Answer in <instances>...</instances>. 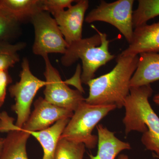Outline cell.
Returning a JSON list of instances; mask_svg holds the SVG:
<instances>
[{"label":"cell","mask_w":159,"mask_h":159,"mask_svg":"<svg viewBox=\"0 0 159 159\" xmlns=\"http://www.w3.org/2000/svg\"><path fill=\"white\" fill-rule=\"evenodd\" d=\"M139 60L138 55H118L116 65L110 72L88 83L89 93L85 102L91 105H114L122 108L129 95L130 80Z\"/></svg>","instance_id":"obj_1"},{"label":"cell","mask_w":159,"mask_h":159,"mask_svg":"<svg viewBox=\"0 0 159 159\" xmlns=\"http://www.w3.org/2000/svg\"><path fill=\"white\" fill-rule=\"evenodd\" d=\"M153 92L150 84L130 88L124 104L123 122L126 135L133 131L142 133V144L159 156V117L148 100Z\"/></svg>","instance_id":"obj_2"},{"label":"cell","mask_w":159,"mask_h":159,"mask_svg":"<svg viewBox=\"0 0 159 159\" xmlns=\"http://www.w3.org/2000/svg\"><path fill=\"white\" fill-rule=\"evenodd\" d=\"M94 28L98 34L71 44L61 60L63 66L68 67L81 59L83 68L81 81L86 84L93 79L95 73L100 67L115 57L109 51L110 41L107 34Z\"/></svg>","instance_id":"obj_3"},{"label":"cell","mask_w":159,"mask_h":159,"mask_svg":"<svg viewBox=\"0 0 159 159\" xmlns=\"http://www.w3.org/2000/svg\"><path fill=\"white\" fill-rule=\"evenodd\" d=\"M117 108L114 105H91L84 101L74 111L60 139L82 143L93 149L98 144V136L93 134L94 128L109 113Z\"/></svg>","instance_id":"obj_4"},{"label":"cell","mask_w":159,"mask_h":159,"mask_svg":"<svg viewBox=\"0 0 159 159\" xmlns=\"http://www.w3.org/2000/svg\"><path fill=\"white\" fill-rule=\"evenodd\" d=\"M21 68L20 81L9 89L15 100L12 107L17 116L15 125L20 128H22L31 115V105L38 91L47 84L46 80L39 79L31 73L28 58H23Z\"/></svg>","instance_id":"obj_5"},{"label":"cell","mask_w":159,"mask_h":159,"mask_svg":"<svg viewBox=\"0 0 159 159\" xmlns=\"http://www.w3.org/2000/svg\"><path fill=\"white\" fill-rule=\"evenodd\" d=\"M34 27V40L32 51L42 57L50 53L64 54L68 45L66 42L54 18L49 13L41 11L31 20Z\"/></svg>","instance_id":"obj_6"},{"label":"cell","mask_w":159,"mask_h":159,"mask_svg":"<svg viewBox=\"0 0 159 159\" xmlns=\"http://www.w3.org/2000/svg\"><path fill=\"white\" fill-rule=\"evenodd\" d=\"M134 0H118L107 3L101 1L99 6L91 10L84 20L89 24L101 21L111 24L123 34L129 43L134 33Z\"/></svg>","instance_id":"obj_7"},{"label":"cell","mask_w":159,"mask_h":159,"mask_svg":"<svg viewBox=\"0 0 159 159\" xmlns=\"http://www.w3.org/2000/svg\"><path fill=\"white\" fill-rule=\"evenodd\" d=\"M43 57L45 63L44 74L47 82L43 92L45 99L58 107L75 111L85 101L82 92L72 89L63 81L59 72L51 64L48 55Z\"/></svg>","instance_id":"obj_8"},{"label":"cell","mask_w":159,"mask_h":159,"mask_svg":"<svg viewBox=\"0 0 159 159\" xmlns=\"http://www.w3.org/2000/svg\"><path fill=\"white\" fill-rule=\"evenodd\" d=\"M66 10L54 16L61 32L68 46L82 39V27L86 11L89 7L87 0H79Z\"/></svg>","instance_id":"obj_9"},{"label":"cell","mask_w":159,"mask_h":159,"mask_svg":"<svg viewBox=\"0 0 159 159\" xmlns=\"http://www.w3.org/2000/svg\"><path fill=\"white\" fill-rule=\"evenodd\" d=\"M34 109L21 128L26 131L44 130L61 119L70 118L74 111L58 107L39 97L34 103Z\"/></svg>","instance_id":"obj_10"},{"label":"cell","mask_w":159,"mask_h":159,"mask_svg":"<svg viewBox=\"0 0 159 159\" xmlns=\"http://www.w3.org/2000/svg\"><path fill=\"white\" fill-rule=\"evenodd\" d=\"M145 52L159 53V21L135 28L129 46L120 55H138Z\"/></svg>","instance_id":"obj_11"},{"label":"cell","mask_w":159,"mask_h":159,"mask_svg":"<svg viewBox=\"0 0 159 159\" xmlns=\"http://www.w3.org/2000/svg\"><path fill=\"white\" fill-rule=\"evenodd\" d=\"M159 80V53L140 54L136 70L130 80V87L149 85Z\"/></svg>","instance_id":"obj_12"},{"label":"cell","mask_w":159,"mask_h":159,"mask_svg":"<svg viewBox=\"0 0 159 159\" xmlns=\"http://www.w3.org/2000/svg\"><path fill=\"white\" fill-rule=\"evenodd\" d=\"M97 128L98 151L96 156L89 154L90 159H115L122 151L131 148L129 143L119 140L102 124L97 125Z\"/></svg>","instance_id":"obj_13"},{"label":"cell","mask_w":159,"mask_h":159,"mask_svg":"<svg viewBox=\"0 0 159 159\" xmlns=\"http://www.w3.org/2000/svg\"><path fill=\"white\" fill-rule=\"evenodd\" d=\"M70 119L65 118L61 119L44 130L26 131L37 139L42 147L43 151V159H54L60 138Z\"/></svg>","instance_id":"obj_14"},{"label":"cell","mask_w":159,"mask_h":159,"mask_svg":"<svg viewBox=\"0 0 159 159\" xmlns=\"http://www.w3.org/2000/svg\"><path fill=\"white\" fill-rule=\"evenodd\" d=\"M1 9L20 23L43 11L42 0H1Z\"/></svg>","instance_id":"obj_15"},{"label":"cell","mask_w":159,"mask_h":159,"mask_svg":"<svg viewBox=\"0 0 159 159\" xmlns=\"http://www.w3.org/2000/svg\"><path fill=\"white\" fill-rule=\"evenodd\" d=\"M30 134L22 129L11 131L4 139L0 159H29L26 144Z\"/></svg>","instance_id":"obj_16"},{"label":"cell","mask_w":159,"mask_h":159,"mask_svg":"<svg viewBox=\"0 0 159 159\" xmlns=\"http://www.w3.org/2000/svg\"><path fill=\"white\" fill-rule=\"evenodd\" d=\"M138 3L133 15L135 28L147 24L148 20L159 16V0H139Z\"/></svg>","instance_id":"obj_17"},{"label":"cell","mask_w":159,"mask_h":159,"mask_svg":"<svg viewBox=\"0 0 159 159\" xmlns=\"http://www.w3.org/2000/svg\"><path fill=\"white\" fill-rule=\"evenodd\" d=\"M85 146L65 139H60L57 144L54 159H83Z\"/></svg>","instance_id":"obj_18"},{"label":"cell","mask_w":159,"mask_h":159,"mask_svg":"<svg viewBox=\"0 0 159 159\" xmlns=\"http://www.w3.org/2000/svg\"><path fill=\"white\" fill-rule=\"evenodd\" d=\"M20 23L0 9V42L6 41L17 32Z\"/></svg>","instance_id":"obj_19"},{"label":"cell","mask_w":159,"mask_h":159,"mask_svg":"<svg viewBox=\"0 0 159 159\" xmlns=\"http://www.w3.org/2000/svg\"><path fill=\"white\" fill-rule=\"evenodd\" d=\"M74 2L73 0H42L43 10L54 16L66 8L70 7Z\"/></svg>","instance_id":"obj_20"},{"label":"cell","mask_w":159,"mask_h":159,"mask_svg":"<svg viewBox=\"0 0 159 159\" xmlns=\"http://www.w3.org/2000/svg\"><path fill=\"white\" fill-rule=\"evenodd\" d=\"M14 119L9 116L6 112L0 113V132L9 133L15 130L16 125L14 124ZM4 139L0 137V156L4 146Z\"/></svg>","instance_id":"obj_21"},{"label":"cell","mask_w":159,"mask_h":159,"mask_svg":"<svg viewBox=\"0 0 159 159\" xmlns=\"http://www.w3.org/2000/svg\"><path fill=\"white\" fill-rule=\"evenodd\" d=\"M19 60V56L17 53L0 54V71L7 70L9 68L13 67Z\"/></svg>","instance_id":"obj_22"},{"label":"cell","mask_w":159,"mask_h":159,"mask_svg":"<svg viewBox=\"0 0 159 159\" xmlns=\"http://www.w3.org/2000/svg\"><path fill=\"white\" fill-rule=\"evenodd\" d=\"M11 82V79L8 71H0V106H2L5 101L7 87Z\"/></svg>","instance_id":"obj_23"},{"label":"cell","mask_w":159,"mask_h":159,"mask_svg":"<svg viewBox=\"0 0 159 159\" xmlns=\"http://www.w3.org/2000/svg\"><path fill=\"white\" fill-rule=\"evenodd\" d=\"M26 43H18L11 44L7 41L0 42V54L3 53H17L25 48Z\"/></svg>","instance_id":"obj_24"},{"label":"cell","mask_w":159,"mask_h":159,"mask_svg":"<svg viewBox=\"0 0 159 159\" xmlns=\"http://www.w3.org/2000/svg\"><path fill=\"white\" fill-rule=\"evenodd\" d=\"M153 102L157 104V105L159 106V91L158 93L157 94H156L153 97Z\"/></svg>","instance_id":"obj_25"},{"label":"cell","mask_w":159,"mask_h":159,"mask_svg":"<svg viewBox=\"0 0 159 159\" xmlns=\"http://www.w3.org/2000/svg\"><path fill=\"white\" fill-rule=\"evenodd\" d=\"M118 159H129V157L127 155L125 154L120 155L119 157H118Z\"/></svg>","instance_id":"obj_26"},{"label":"cell","mask_w":159,"mask_h":159,"mask_svg":"<svg viewBox=\"0 0 159 159\" xmlns=\"http://www.w3.org/2000/svg\"><path fill=\"white\" fill-rule=\"evenodd\" d=\"M1 9V0H0V9Z\"/></svg>","instance_id":"obj_27"},{"label":"cell","mask_w":159,"mask_h":159,"mask_svg":"<svg viewBox=\"0 0 159 159\" xmlns=\"http://www.w3.org/2000/svg\"><path fill=\"white\" fill-rule=\"evenodd\" d=\"M2 106H0V109H1V107H2Z\"/></svg>","instance_id":"obj_28"}]
</instances>
